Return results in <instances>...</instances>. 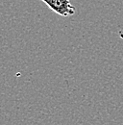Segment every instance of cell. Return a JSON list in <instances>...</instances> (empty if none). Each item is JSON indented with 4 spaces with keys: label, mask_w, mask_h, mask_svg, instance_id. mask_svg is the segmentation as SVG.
Returning a JSON list of instances; mask_svg holds the SVG:
<instances>
[{
    "label": "cell",
    "mask_w": 123,
    "mask_h": 125,
    "mask_svg": "<svg viewBox=\"0 0 123 125\" xmlns=\"http://www.w3.org/2000/svg\"><path fill=\"white\" fill-rule=\"evenodd\" d=\"M56 14L63 17L73 16L75 14V7L69 0H41Z\"/></svg>",
    "instance_id": "cell-1"
},
{
    "label": "cell",
    "mask_w": 123,
    "mask_h": 125,
    "mask_svg": "<svg viewBox=\"0 0 123 125\" xmlns=\"http://www.w3.org/2000/svg\"><path fill=\"white\" fill-rule=\"evenodd\" d=\"M119 36L121 39H123V32H119Z\"/></svg>",
    "instance_id": "cell-2"
}]
</instances>
